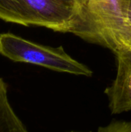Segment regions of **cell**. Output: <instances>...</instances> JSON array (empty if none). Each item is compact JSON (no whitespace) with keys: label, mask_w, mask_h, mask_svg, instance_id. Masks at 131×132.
Here are the masks:
<instances>
[{"label":"cell","mask_w":131,"mask_h":132,"mask_svg":"<svg viewBox=\"0 0 131 132\" xmlns=\"http://www.w3.org/2000/svg\"><path fill=\"white\" fill-rule=\"evenodd\" d=\"M0 19L76 35L80 9L78 0H0Z\"/></svg>","instance_id":"obj_1"},{"label":"cell","mask_w":131,"mask_h":132,"mask_svg":"<svg viewBox=\"0 0 131 132\" xmlns=\"http://www.w3.org/2000/svg\"><path fill=\"white\" fill-rule=\"evenodd\" d=\"M80 24L76 36L117 51L129 47L130 32L118 0H78Z\"/></svg>","instance_id":"obj_2"},{"label":"cell","mask_w":131,"mask_h":132,"mask_svg":"<svg viewBox=\"0 0 131 132\" xmlns=\"http://www.w3.org/2000/svg\"><path fill=\"white\" fill-rule=\"evenodd\" d=\"M0 54L19 63L38 65L56 72L91 77L93 71L69 56L63 46L39 44L15 34H0Z\"/></svg>","instance_id":"obj_3"},{"label":"cell","mask_w":131,"mask_h":132,"mask_svg":"<svg viewBox=\"0 0 131 132\" xmlns=\"http://www.w3.org/2000/svg\"><path fill=\"white\" fill-rule=\"evenodd\" d=\"M117 74L105 94L112 114L131 111V50L124 48L116 53Z\"/></svg>","instance_id":"obj_4"},{"label":"cell","mask_w":131,"mask_h":132,"mask_svg":"<svg viewBox=\"0 0 131 132\" xmlns=\"http://www.w3.org/2000/svg\"><path fill=\"white\" fill-rule=\"evenodd\" d=\"M0 132H29L13 110L8 97V86L0 77ZM81 132V131H70Z\"/></svg>","instance_id":"obj_5"},{"label":"cell","mask_w":131,"mask_h":132,"mask_svg":"<svg viewBox=\"0 0 131 132\" xmlns=\"http://www.w3.org/2000/svg\"><path fill=\"white\" fill-rule=\"evenodd\" d=\"M97 132H131V121H114L100 127Z\"/></svg>","instance_id":"obj_6"},{"label":"cell","mask_w":131,"mask_h":132,"mask_svg":"<svg viewBox=\"0 0 131 132\" xmlns=\"http://www.w3.org/2000/svg\"><path fill=\"white\" fill-rule=\"evenodd\" d=\"M120 9L130 35V44L128 48L131 49V0H118Z\"/></svg>","instance_id":"obj_7"},{"label":"cell","mask_w":131,"mask_h":132,"mask_svg":"<svg viewBox=\"0 0 131 132\" xmlns=\"http://www.w3.org/2000/svg\"><path fill=\"white\" fill-rule=\"evenodd\" d=\"M130 50H131V49H130Z\"/></svg>","instance_id":"obj_8"}]
</instances>
